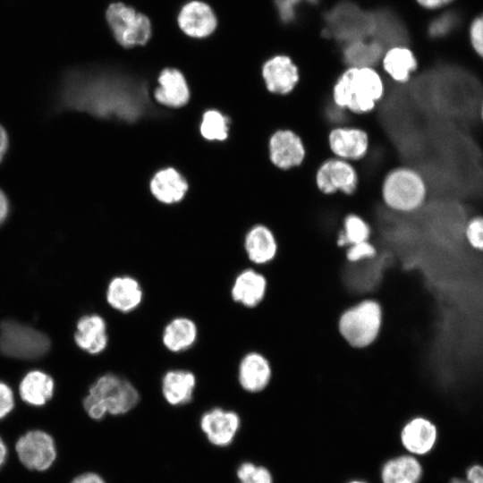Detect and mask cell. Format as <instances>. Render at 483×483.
Masks as SVG:
<instances>
[{
    "label": "cell",
    "instance_id": "cell-1",
    "mask_svg": "<svg viewBox=\"0 0 483 483\" xmlns=\"http://www.w3.org/2000/svg\"><path fill=\"white\" fill-rule=\"evenodd\" d=\"M387 83L382 72L372 66H346L335 78L329 99L352 116L372 114L384 100Z\"/></svg>",
    "mask_w": 483,
    "mask_h": 483
},
{
    "label": "cell",
    "instance_id": "cell-2",
    "mask_svg": "<svg viewBox=\"0 0 483 483\" xmlns=\"http://www.w3.org/2000/svg\"><path fill=\"white\" fill-rule=\"evenodd\" d=\"M428 188L416 168L399 165L386 171L379 183V199L391 214L411 216L418 212L428 199Z\"/></svg>",
    "mask_w": 483,
    "mask_h": 483
},
{
    "label": "cell",
    "instance_id": "cell-3",
    "mask_svg": "<svg viewBox=\"0 0 483 483\" xmlns=\"http://www.w3.org/2000/svg\"><path fill=\"white\" fill-rule=\"evenodd\" d=\"M140 399L139 391L128 379L106 373L91 384L82 405L90 419L99 421L106 415L122 416L130 412Z\"/></svg>",
    "mask_w": 483,
    "mask_h": 483
},
{
    "label": "cell",
    "instance_id": "cell-4",
    "mask_svg": "<svg viewBox=\"0 0 483 483\" xmlns=\"http://www.w3.org/2000/svg\"><path fill=\"white\" fill-rule=\"evenodd\" d=\"M383 322L380 304L364 299L346 309L338 319V330L346 343L354 348H366L378 337Z\"/></svg>",
    "mask_w": 483,
    "mask_h": 483
},
{
    "label": "cell",
    "instance_id": "cell-5",
    "mask_svg": "<svg viewBox=\"0 0 483 483\" xmlns=\"http://www.w3.org/2000/svg\"><path fill=\"white\" fill-rule=\"evenodd\" d=\"M360 181L356 164L332 156L322 159L313 174V185L325 197H352L358 192Z\"/></svg>",
    "mask_w": 483,
    "mask_h": 483
},
{
    "label": "cell",
    "instance_id": "cell-6",
    "mask_svg": "<svg viewBox=\"0 0 483 483\" xmlns=\"http://www.w3.org/2000/svg\"><path fill=\"white\" fill-rule=\"evenodd\" d=\"M50 348L48 337L42 332L13 320L0 325V352L7 357L34 360Z\"/></svg>",
    "mask_w": 483,
    "mask_h": 483
},
{
    "label": "cell",
    "instance_id": "cell-7",
    "mask_svg": "<svg viewBox=\"0 0 483 483\" xmlns=\"http://www.w3.org/2000/svg\"><path fill=\"white\" fill-rule=\"evenodd\" d=\"M267 153L274 168L289 173L304 165L309 148L299 131L291 127H278L267 138Z\"/></svg>",
    "mask_w": 483,
    "mask_h": 483
},
{
    "label": "cell",
    "instance_id": "cell-8",
    "mask_svg": "<svg viewBox=\"0 0 483 483\" xmlns=\"http://www.w3.org/2000/svg\"><path fill=\"white\" fill-rule=\"evenodd\" d=\"M326 20L329 33L345 43L372 37L375 27L374 12H367L348 1L333 7Z\"/></svg>",
    "mask_w": 483,
    "mask_h": 483
},
{
    "label": "cell",
    "instance_id": "cell-9",
    "mask_svg": "<svg viewBox=\"0 0 483 483\" xmlns=\"http://www.w3.org/2000/svg\"><path fill=\"white\" fill-rule=\"evenodd\" d=\"M106 18L114 38L124 47L143 46L151 37L149 19L123 3L111 4Z\"/></svg>",
    "mask_w": 483,
    "mask_h": 483
},
{
    "label": "cell",
    "instance_id": "cell-10",
    "mask_svg": "<svg viewBox=\"0 0 483 483\" xmlns=\"http://www.w3.org/2000/svg\"><path fill=\"white\" fill-rule=\"evenodd\" d=\"M326 146L329 156L357 165L370 154L372 141L370 133L364 127L346 123L328 128Z\"/></svg>",
    "mask_w": 483,
    "mask_h": 483
},
{
    "label": "cell",
    "instance_id": "cell-11",
    "mask_svg": "<svg viewBox=\"0 0 483 483\" xmlns=\"http://www.w3.org/2000/svg\"><path fill=\"white\" fill-rule=\"evenodd\" d=\"M260 75L265 89L272 96L288 97L301 81L299 65L286 54H276L262 64Z\"/></svg>",
    "mask_w": 483,
    "mask_h": 483
},
{
    "label": "cell",
    "instance_id": "cell-12",
    "mask_svg": "<svg viewBox=\"0 0 483 483\" xmlns=\"http://www.w3.org/2000/svg\"><path fill=\"white\" fill-rule=\"evenodd\" d=\"M15 451L20 462L34 471L47 470L57 457L55 439L40 429L29 430L21 435L15 443Z\"/></svg>",
    "mask_w": 483,
    "mask_h": 483
},
{
    "label": "cell",
    "instance_id": "cell-13",
    "mask_svg": "<svg viewBox=\"0 0 483 483\" xmlns=\"http://www.w3.org/2000/svg\"><path fill=\"white\" fill-rule=\"evenodd\" d=\"M242 425L240 415L233 410L213 407L203 412L199 428L206 439L216 447H227L234 441Z\"/></svg>",
    "mask_w": 483,
    "mask_h": 483
},
{
    "label": "cell",
    "instance_id": "cell-14",
    "mask_svg": "<svg viewBox=\"0 0 483 483\" xmlns=\"http://www.w3.org/2000/svg\"><path fill=\"white\" fill-rule=\"evenodd\" d=\"M438 437L436 425L428 418L417 415L404 422L399 440L406 453L424 456L435 447Z\"/></svg>",
    "mask_w": 483,
    "mask_h": 483
},
{
    "label": "cell",
    "instance_id": "cell-15",
    "mask_svg": "<svg viewBox=\"0 0 483 483\" xmlns=\"http://www.w3.org/2000/svg\"><path fill=\"white\" fill-rule=\"evenodd\" d=\"M273 369L268 359L261 352L250 351L239 360L237 380L241 388L250 394H259L269 386Z\"/></svg>",
    "mask_w": 483,
    "mask_h": 483
},
{
    "label": "cell",
    "instance_id": "cell-16",
    "mask_svg": "<svg viewBox=\"0 0 483 483\" xmlns=\"http://www.w3.org/2000/svg\"><path fill=\"white\" fill-rule=\"evenodd\" d=\"M243 251L250 266L259 267L271 263L278 252L274 231L266 224H253L243 237Z\"/></svg>",
    "mask_w": 483,
    "mask_h": 483
},
{
    "label": "cell",
    "instance_id": "cell-17",
    "mask_svg": "<svg viewBox=\"0 0 483 483\" xmlns=\"http://www.w3.org/2000/svg\"><path fill=\"white\" fill-rule=\"evenodd\" d=\"M267 291L265 275L255 267L242 268L231 286V298L246 309H253L262 303Z\"/></svg>",
    "mask_w": 483,
    "mask_h": 483
},
{
    "label": "cell",
    "instance_id": "cell-18",
    "mask_svg": "<svg viewBox=\"0 0 483 483\" xmlns=\"http://www.w3.org/2000/svg\"><path fill=\"white\" fill-rule=\"evenodd\" d=\"M177 21L180 29L188 36L196 38L211 35L217 25L212 8L206 3L192 0L180 10Z\"/></svg>",
    "mask_w": 483,
    "mask_h": 483
},
{
    "label": "cell",
    "instance_id": "cell-19",
    "mask_svg": "<svg viewBox=\"0 0 483 483\" xmlns=\"http://www.w3.org/2000/svg\"><path fill=\"white\" fill-rule=\"evenodd\" d=\"M379 64L384 77L397 85L408 83L418 69L416 55L406 45L385 49Z\"/></svg>",
    "mask_w": 483,
    "mask_h": 483
},
{
    "label": "cell",
    "instance_id": "cell-20",
    "mask_svg": "<svg viewBox=\"0 0 483 483\" xmlns=\"http://www.w3.org/2000/svg\"><path fill=\"white\" fill-rule=\"evenodd\" d=\"M106 299L114 310L129 313L141 304L143 289L136 278L131 275H116L108 283Z\"/></svg>",
    "mask_w": 483,
    "mask_h": 483
},
{
    "label": "cell",
    "instance_id": "cell-21",
    "mask_svg": "<svg viewBox=\"0 0 483 483\" xmlns=\"http://www.w3.org/2000/svg\"><path fill=\"white\" fill-rule=\"evenodd\" d=\"M77 346L89 354H100L108 344L107 325L97 314L79 318L74 334Z\"/></svg>",
    "mask_w": 483,
    "mask_h": 483
},
{
    "label": "cell",
    "instance_id": "cell-22",
    "mask_svg": "<svg viewBox=\"0 0 483 483\" xmlns=\"http://www.w3.org/2000/svg\"><path fill=\"white\" fill-rule=\"evenodd\" d=\"M196 385L193 372L180 369H170L162 377L161 393L168 404L182 406L192 401Z\"/></svg>",
    "mask_w": 483,
    "mask_h": 483
},
{
    "label": "cell",
    "instance_id": "cell-23",
    "mask_svg": "<svg viewBox=\"0 0 483 483\" xmlns=\"http://www.w3.org/2000/svg\"><path fill=\"white\" fill-rule=\"evenodd\" d=\"M422 476L419 458L406 453L386 459L379 470L381 483H419Z\"/></svg>",
    "mask_w": 483,
    "mask_h": 483
},
{
    "label": "cell",
    "instance_id": "cell-24",
    "mask_svg": "<svg viewBox=\"0 0 483 483\" xmlns=\"http://www.w3.org/2000/svg\"><path fill=\"white\" fill-rule=\"evenodd\" d=\"M157 80L159 87L154 91V97L159 104L174 108L187 104L190 90L184 75L179 70L165 68Z\"/></svg>",
    "mask_w": 483,
    "mask_h": 483
},
{
    "label": "cell",
    "instance_id": "cell-25",
    "mask_svg": "<svg viewBox=\"0 0 483 483\" xmlns=\"http://www.w3.org/2000/svg\"><path fill=\"white\" fill-rule=\"evenodd\" d=\"M152 195L164 204L181 201L188 191V183L174 168L161 169L150 181Z\"/></svg>",
    "mask_w": 483,
    "mask_h": 483
},
{
    "label": "cell",
    "instance_id": "cell-26",
    "mask_svg": "<svg viewBox=\"0 0 483 483\" xmlns=\"http://www.w3.org/2000/svg\"><path fill=\"white\" fill-rule=\"evenodd\" d=\"M197 338L196 323L186 317H176L165 326L161 340L165 349L179 353L192 347Z\"/></svg>",
    "mask_w": 483,
    "mask_h": 483
},
{
    "label": "cell",
    "instance_id": "cell-27",
    "mask_svg": "<svg viewBox=\"0 0 483 483\" xmlns=\"http://www.w3.org/2000/svg\"><path fill=\"white\" fill-rule=\"evenodd\" d=\"M53 378L40 370L27 373L19 386L21 400L29 405L40 407L45 405L54 394Z\"/></svg>",
    "mask_w": 483,
    "mask_h": 483
},
{
    "label": "cell",
    "instance_id": "cell-28",
    "mask_svg": "<svg viewBox=\"0 0 483 483\" xmlns=\"http://www.w3.org/2000/svg\"><path fill=\"white\" fill-rule=\"evenodd\" d=\"M374 17L372 39L377 41L385 49L406 45L407 30L398 17L386 10L374 12Z\"/></svg>",
    "mask_w": 483,
    "mask_h": 483
},
{
    "label": "cell",
    "instance_id": "cell-29",
    "mask_svg": "<svg viewBox=\"0 0 483 483\" xmlns=\"http://www.w3.org/2000/svg\"><path fill=\"white\" fill-rule=\"evenodd\" d=\"M385 48L374 39H356L345 43L343 59L346 66H372L379 64Z\"/></svg>",
    "mask_w": 483,
    "mask_h": 483
},
{
    "label": "cell",
    "instance_id": "cell-30",
    "mask_svg": "<svg viewBox=\"0 0 483 483\" xmlns=\"http://www.w3.org/2000/svg\"><path fill=\"white\" fill-rule=\"evenodd\" d=\"M373 234L372 225L361 214L350 211L342 219L336 237V244L346 249L350 245L369 241Z\"/></svg>",
    "mask_w": 483,
    "mask_h": 483
},
{
    "label": "cell",
    "instance_id": "cell-31",
    "mask_svg": "<svg viewBox=\"0 0 483 483\" xmlns=\"http://www.w3.org/2000/svg\"><path fill=\"white\" fill-rule=\"evenodd\" d=\"M229 120L217 110L206 111L202 115L199 131L208 140H225L228 137Z\"/></svg>",
    "mask_w": 483,
    "mask_h": 483
},
{
    "label": "cell",
    "instance_id": "cell-32",
    "mask_svg": "<svg viewBox=\"0 0 483 483\" xmlns=\"http://www.w3.org/2000/svg\"><path fill=\"white\" fill-rule=\"evenodd\" d=\"M464 236L471 249L483 252V215L475 216L467 222Z\"/></svg>",
    "mask_w": 483,
    "mask_h": 483
},
{
    "label": "cell",
    "instance_id": "cell-33",
    "mask_svg": "<svg viewBox=\"0 0 483 483\" xmlns=\"http://www.w3.org/2000/svg\"><path fill=\"white\" fill-rule=\"evenodd\" d=\"M377 254V250L370 240L350 245L345 249V257L350 262L373 258Z\"/></svg>",
    "mask_w": 483,
    "mask_h": 483
},
{
    "label": "cell",
    "instance_id": "cell-34",
    "mask_svg": "<svg viewBox=\"0 0 483 483\" xmlns=\"http://www.w3.org/2000/svg\"><path fill=\"white\" fill-rule=\"evenodd\" d=\"M470 38L475 52L483 58V14L472 21L470 28Z\"/></svg>",
    "mask_w": 483,
    "mask_h": 483
},
{
    "label": "cell",
    "instance_id": "cell-35",
    "mask_svg": "<svg viewBox=\"0 0 483 483\" xmlns=\"http://www.w3.org/2000/svg\"><path fill=\"white\" fill-rule=\"evenodd\" d=\"M13 408V392L7 384L0 381V420L7 417Z\"/></svg>",
    "mask_w": 483,
    "mask_h": 483
},
{
    "label": "cell",
    "instance_id": "cell-36",
    "mask_svg": "<svg viewBox=\"0 0 483 483\" xmlns=\"http://www.w3.org/2000/svg\"><path fill=\"white\" fill-rule=\"evenodd\" d=\"M300 0H275L280 18L287 22L294 18L295 7Z\"/></svg>",
    "mask_w": 483,
    "mask_h": 483
},
{
    "label": "cell",
    "instance_id": "cell-37",
    "mask_svg": "<svg viewBox=\"0 0 483 483\" xmlns=\"http://www.w3.org/2000/svg\"><path fill=\"white\" fill-rule=\"evenodd\" d=\"M453 24V18L451 15H443L430 24L429 32L433 36H441L448 32Z\"/></svg>",
    "mask_w": 483,
    "mask_h": 483
},
{
    "label": "cell",
    "instance_id": "cell-38",
    "mask_svg": "<svg viewBox=\"0 0 483 483\" xmlns=\"http://www.w3.org/2000/svg\"><path fill=\"white\" fill-rule=\"evenodd\" d=\"M70 483H107L98 473L87 471L74 477Z\"/></svg>",
    "mask_w": 483,
    "mask_h": 483
},
{
    "label": "cell",
    "instance_id": "cell-39",
    "mask_svg": "<svg viewBox=\"0 0 483 483\" xmlns=\"http://www.w3.org/2000/svg\"><path fill=\"white\" fill-rule=\"evenodd\" d=\"M466 480L469 483H483V466L476 464L466 470Z\"/></svg>",
    "mask_w": 483,
    "mask_h": 483
},
{
    "label": "cell",
    "instance_id": "cell-40",
    "mask_svg": "<svg viewBox=\"0 0 483 483\" xmlns=\"http://www.w3.org/2000/svg\"><path fill=\"white\" fill-rule=\"evenodd\" d=\"M422 7L436 9L449 4L452 0H416Z\"/></svg>",
    "mask_w": 483,
    "mask_h": 483
},
{
    "label": "cell",
    "instance_id": "cell-41",
    "mask_svg": "<svg viewBox=\"0 0 483 483\" xmlns=\"http://www.w3.org/2000/svg\"><path fill=\"white\" fill-rule=\"evenodd\" d=\"M8 214V201L4 193L0 190V225Z\"/></svg>",
    "mask_w": 483,
    "mask_h": 483
},
{
    "label": "cell",
    "instance_id": "cell-42",
    "mask_svg": "<svg viewBox=\"0 0 483 483\" xmlns=\"http://www.w3.org/2000/svg\"><path fill=\"white\" fill-rule=\"evenodd\" d=\"M8 147V137L5 130L0 125V161L3 159Z\"/></svg>",
    "mask_w": 483,
    "mask_h": 483
},
{
    "label": "cell",
    "instance_id": "cell-43",
    "mask_svg": "<svg viewBox=\"0 0 483 483\" xmlns=\"http://www.w3.org/2000/svg\"><path fill=\"white\" fill-rule=\"evenodd\" d=\"M7 457H8V448L5 442L0 436V469L5 464L7 461Z\"/></svg>",
    "mask_w": 483,
    "mask_h": 483
},
{
    "label": "cell",
    "instance_id": "cell-44",
    "mask_svg": "<svg viewBox=\"0 0 483 483\" xmlns=\"http://www.w3.org/2000/svg\"><path fill=\"white\" fill-rule=\"evenodd\" d=\"M345 483H370V482L365 479H350L349 481Z\"/></svg>",
    "mask_w": 483,
    "mask_h": 483
},
{
    "label": "cell",
    "instance_id": "cell-45",
    "mask_svg": "<svg viewBox=\"0 0 483 483\" xmlns=\"http://www.w3.org/2000/svg\"><path fill=\"white\" fill-rule=\"evenodd\" d=\"M449 483H469V482L466 479L464 480L459 478H453L451 479Z\"/></svg>",
    "mask_w": 483,
    "mask_h": 483
},
{
    "label": "cell",
    "instance_id": "cell-46",
    "mask_svg": "<svg viewBox=\"0 0 483 483\" xmlns=\"http://www.w3.org/2000/svg\"><path fill=\"white\" fill-rule=\"evenodd\" d=\"M481 117H482V120H483V103H482V106H481Z\"/></svg>",
    "mask_w": 483,
    "mask_h": 483
},
{
    "label": "cell",
    "instance_id": "cell-47",
    "mask_svg": "<svg viewBox=\"0 0 483 483\" xmlns=\"http://www.w3.org/2000/svg\"><path fill=\"white\" fill-rule=\"evenodd\" d=\"M239 483H253V482L246 481V482H239Z\"/></svg>",
    "mask_w": 483,
    "mask_h": 483
}]
</instances>
